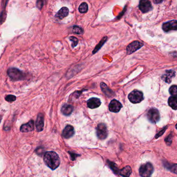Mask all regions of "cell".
<instances>
[{"instance_id": "3", "label": "cell", "mask_w": 177, "mask_h": 177, "mask_svg": "<svg viewBox=\"0 0 177 177\" xmlns=\"http://www.w3.org/2000/svg\"><path fill=\"white\" fill-rule=\"evenodd\" d=\"M9 77L14 81L21 80L25 78V74L16 68H10L7 70Z\"/></svg>"}, {"instance_id": "24", "label": "cell", "mask_w": 177, "mask_h": 177, "mask_svg": "<svg viewBox=\"0 0 177 177\" xmlns=\"http://www.w3.org/2000/svg\"><path fill=\"white\" fill-rule=\"evenodd\" d=\"M88 10V6L87 4L86 3H82L81 5L79 6V11L81 13H87Z\"/></svg>"}, {"instance_id": "12", "label": "cell", "mask_w": 177, "mask_h": 177, "mask_svg": "<svg viewBox=\"0 0 177 177\" xmlns=\"http://www.w3.org/2000/svg\"><path fill=\"white\" fill-rule=\"evenodd\" d=\"M44 118L42 113H39L37 117L36 121V128L37 132H42L44 129Z\"/></svg>"}, {"instance_id": "7", "label": "cell", "mask_w": 177, "mask_h": 177, "mask_svg": "<svg viewBox=\"0 0 177 177\" xmlns=\"http://www.w3.org/2000/svg\"><path fill=\"white\" fill-rule=\"evenodd\" d=\"M143 44L142 42H140L137 40L133 42L127 47V54H131L134 53V52L141 48L143 46Z\"/></svg>"}, {"instance_id": "11", "label": "cell", "mask_w": 177, "mask_h": 177, "mask_svg": "<svg viewBox=\"0 0 177 177\" xmlns=\"http://www.w3.org/2000/svg\"><path fill=\"white\" fill-rule=\"evenodd\" d=\"M75 134V130L73 127L68 125L63 129L62 132V136L65 139H69L73 136Z\"/></svg>"}, {"instance_id": "14", "label": "cell", "mask_w": 177, "mask_h": 177, "mask_svg": "<svg viewBox=\"0 0 177 177\" xmlns=\"http://www.w3.org/2000/svg\"><path fill=\"white\" fill-rule=\"evenodd\" d=\"M34 129V122L33 120L29 121L28 123L22 125L20 127V131L21 132L27 133L33 131Z\"/></svg>"}, {"instance_id": "19", "label": "cell", "mask_w": 177, "mask_h": 177, "mask_svg": "<svg viewBox=\"0 0 177 177\" xmlns=\"http://www.w3.org/2000/svg\"><path fill=\"white\" fill-rule=\"evenodd\" d=\"M68 11H69V10L67 7H62V9L57 13V14L56 15V17L57 18H58L59 19H62L68 16Z\"/></svg>"}, {"instance_id": "26", "label": "cell", "mask_w": 177, "mask_h": 177, "mask_svg": "<svg viewBox=\"0 0 177 177\" xmlns=\"http://www.w3.org/2000/svg\"><path fill=\"white\" fill-rule=\"evenodd\" d=\"M73 32L75 34H82L83 33L84 31H83V30L81 28L77 27V26H75V27H73Z\"/></svg>"}, {"instance_id": "34", "label": "cell", "mask_w": 177, "mask_h": 177, "mask_svg": "<svg viewBox=\"0 0 177 177\" xmlns=\"http://www.w3.org/2000/svg\"><path fill=\"white\" fill-rule=\"evenodd\" d=\"M176 129H177V124H176Z\"/></svg>"}, {"instance_id": "30", "label": "cell", "mask_w": 177, "mask_h": 177, "mask_svg": "<svg viewBox=\"0 0 177 177\" xmlns=\"http://www.w3.org/2000/svg\"><path fill=\"white\" fill-rule=\"evenodd\" d=\"M166 129H167V127H165L164 129H163L162 130H161L160 132L158 133V134H157L156 136H155V138H158V137H160V136H161L162 135H163V134L164 133V132H165Z\"/></svg>"}, {"instance_id": "16", "label": "cell", "mask_w": 177, "mask_h": 177, "mask_svg": "<svg viewBox=\"0 0 177 177\" xmlns=\"http://www.w3.org/2000/svg\"><path fill=\"white\" fill-rule=\"evenodd\" d=\"M175 76V72L172 70H166V73L163 75L162 79L165 82L170 84L172 82V78Z\"/></svg>"}, {"instance_id": "4", "label": "cell", "mask_w": 177, "mask_h": 177, "mask_svg": "<svg viewBox=\"0 0 177 177\" xmlns=\"http://www.w3.org/2000/svg\"><path fill=\"white\" fill-rule=\"evenodd\" d=\"M128 98L133 104L139 103L143 100V93L139 90H134L129 94Z\"/></svg>"}, {"instance_id": "6", "label": "cell", "mask_w": 177, "mask_h": 177, "mask_svg": "<svg viewBox=\"0 0 177 177\" xmlns=\"http://www.w3.org/2000/svg\"><path fill=\"white\" fill-rule=\"evenodd\" d=\"M147 118L153 123H157L160 119V115L158 110L155 108L150 109L147 113Z\"/></svg>"}, {"instance_id": "13", "label": "cell", "mask_w": 177, "mask_h": 177, "mask_svg": "<svg viewBox=\"0 0 177 177\" xmlns=\"http://www.w3.org/2000/svg\"><path fill=\"white\" fill-rule=\"evenodd\" d=\"M101 105V101L98 98L92 97L91 98L87 101L88 107L90 109H95L98 108Z\"/></svg>"}, {"instance_id": "27", "label": "cell", "mask_w": 177, "mask_h": 177, "mask_svg": "<svg viewBox=\"0 0 177 177\" xmlns=\"http://www.w3.org/2000/svg\"><path fill=\"white\" fill-rule=\"evenodd\" d=\"M70 40H71L73 43H72V47H76L77 45H78V39H77L76 37L74 36H71L70 37Z\"/></svg>"}, {"instance_id": "2", "label": "cell", "mask_w": 177, "mask_h": 177, "mask_svg": "<svg viewBox=\"0 0 177 177\" xmlns=\"http://www.w3.org/2000/svg\"><path fill=\"white\" fill-rule=\"evenodd\" d=\"M154 171V168L151 163L142 165L139 168V174L142 177H151Z\"/></svg>"}, {"instance_id": "8", "label": "cell", "mask_w": 177, "mask_h": 177, "mask_svg": "<svg viewBox=\"0 0 177 177\" xmlns=\"http://www.w3.org/2000/svg\"><path fill=\"white\" fill-rule=\"evenodd\" d=\"M139 8L143 13H146L151 11L152 5L149 0H141L139 5Z\"/></svg>"}, {"instance_id": "33", "label": "cell", "mask_w": 177, "mask_h": 177, "mask_svg": "<svg viewBox=\"0 0 177 177\" xmlns=\"http://www.w3.org/2000/svg\"><path fill=\"white\" fill-rule=\"evenodd\" d=\"M2 115H0V123H1V120H2Z\"/></svg>"}, {"instance_id": "5", "label": "cell", "mask_w": 177, "mask_h": 177, "mask_svg": "<svg viewBox=\"0 0 177 177\" xmlns=\"http://www.w3.org/2000/svg\"><path fill=\"white\" fill-rule=\"evenodd\" d=\"M96 134L97 137L101 140H104L107 137L108 130L105 124H98L96 129Z\"/></svg>"}, {"instance_id": "28", "label": "cell", "mask_w": 177, "mask_h": 177, "mask_svg": "<svg viewBox=\"0 0 177 177\" xmlns=\"http://www.w3.org/2000/svg\"><path fill=\"white\" fill-rule=\"evenodd\" d=\"M16 99V97L13 95H8L5 97V100L9 102H13Z\"/></svg>"}, {"instance_id": "9", "label": "cell", "mask_w": 177, "mask_h": 177, "mask_svg": "<svg viewBox=\"0 0 177 177\" xmlns=\"http://www.w3.org/2000/svg\"><path fill=\"white\" fill-rule=\"evenodd\" d=\"M162 29L164 31L166 32L172 30L176 31L177 30V20H171L164 23L162 26Z\"/></svg>"}, {"instance_id": "20", "label": "cell", "mask_w": 177, "mask_h": 177, "mask_svg": "<svg viewBox=\"0 0 177 177\" xmlns=\"http://www.w3.org/2000/svg\"><path fill=\"white\" fill-rule=\"evenodd\" d=\"M132 172V169L129 166H125L123 168L120 170L119 174L122 177H129Z\"/></svg>"}, {"instance_id": "23", "label": "cell", "mask_w": 177, "mask_h": 177, "mask_svg": "<svg viewBox=\"0 0 177 177\" xmlns=\"http://www.w3.org/2000/svg\"><path fill=\"white\" fill-rule=\"evenodd\" d=\"M108 163L109 166L110 167V168L113 170V172H114L116 174H119L120 170H119V169L118 168V167L115 163L111 162L110 161H108Z\"/></svg>"}, {"instance_id": "1", "label": "cell", "mask_w": 177, "mask_h": 177, "mask_svg": "<svg viewBox=\"0 0 177 177\" xmlns=\"http://www.w3.org/2000/svg\"><path fill=\"white\" fill-rule=\"evenodd\" d=\"M44 160L46 165L51 170H55L60 164V159L56 152L48 151L44 156Z\"/></svg>"}, {"instance_id": "17", "label": "cell", "mask_w": 177, "mask_h": 177, "mask_svg": "<svg viewBox=\"0 0 177 177\" xmlns=\"http://www.w3.org/2000/svg\"><path fill=\"white\" fill-rule=\"evenodd\" d=\"M163 165L166 169L170 172L177 174V164H172L167 162V161L163 162Z\"/></svg>"}, {"instance_id": "10", "label": "cell", "mask_w": 177, "mask_h": 177, "mask_svg": "<svg viewBox=\"0 0 177 177\" xmlns=\"http://www.w3.org/2000/svg\"><path fill=\"white\" fill-rule=\"evenodd\" d=\"M122 107V105L120 101L116 99H113L110 101L109 105V110L113 113H117L120 111Z\"/></svg>"}, {"instance_id": "25", "label": "cell", "mask_w": 177, "mask_h": 177, "mask_svg": "<svg viewBox=\"0 0 177 177\" xmlns=\"http://www.w3.org/2000/svg\"><path fill=\"white\" fill-rule=\"evenodd\" d=\"M169 91L172 96L177 97V86L176 85L172 86V87L169 88Z\"/></svg>"}, {"instance_id": "15", "label": "cell", "mask_w": 177, "mask_h": 177, "mask_svg": "<svg viewBox=\"0 0 177 177\" xmlns=\"http://www.w3.org/2000/svg\"><path fill=\"white\" fill-rule=\"evenodd\" d=\"M101 91L108 97H112L115 95V92L113 91V90H111L108 87L107 84L104 82H101Z\"/></svg>"}, {"instance_id": "31", "label": "cell", "mask_w": 177, "mask_h": 177, "mask_svg": "<svg viewBox=\"0 0 177 177\" xmlns=\"http://www.w3.org/2000/svg\"><path fill=\"white\" fill-rule=\"evenodd\" d=\"M42 6H43V1H42V0H37V7L39 9H41L42 8Z\"/></svg>"}, {"instance_id": "29", "label": "cell", "mask_w": 177, "mask_h": 177, "mask_svg": "<svg viewBox=\"0 0 177 177\" xmlns=\"http://www.w3.org/2000/svg\"><path fill=\"white\" fill-rule=\"evenodd\" d=\"M172 135H169L165 139V141L166 143L167 144V145H171L172 142Z\"/></svg>"}, {"instance_id": "22", "label": "cell", "mask_w": 177, "mask_h": 177, "mask_svg": "<svg viewBox=\"0 0 177 177\" xmlns=\"http://www.w3.org/2000/svg\"><path fill=\"white\" fill-rule=\"evenodd\" d=\"M107 37L104 36V37L101 39V40L100 41V42L98 43V45L96 46L95 48H94V49L93 51H92V54H96V53L101 48V47L104 45V44L107 41Z\"/></svg>"}, {"instance_id": "32", "label": "cell", "mask_w": 177, "mask_h": 177, "mask_svg": "<svg viewBox=\"0 0 177 177\" xmlns=\"http://www.w3.org/2000/svg\"><path fill=\"white\" fill-rule=\"evenodd\" d=\"M163 0H153V2L155 4H160L163 2Z\"/></svg>"}, {"instance_id": "21", "label": "cell", "mask_w": 177, "mask_h": 177, "mask_svg": "<svg viewBox=\"0 0 177 177\" xmlns=\"http://www.w3.org/2000/svg\"><path fill=\"white\" fill-rule=\"evenodd\" d=\"M169 106L174 110L177 109V97L171 96L168 99V101Z\"/></svg>"}, {"instance_id": "18", "label": "cell", "mask_w": 177, "mask_h": 177, "mask_svg": "<svg viewBox=\"0 0 177 177\" xmlns=\"http://www.w3.org/2000/svg\"><path fill=\"white\" fill-rule=\"evenodd\" d=\"M74 107L70 105L65 104L62 106L61 108V112L64 115L66 116L70 115L73 111Z\"/></svg>"}]
</instances>
